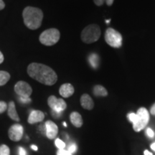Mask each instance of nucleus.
Returning <instances> with one entry per match:
<instances>
[{"label":"nucleus","mask_w":155,"mask_h":155,"mask_svg":"<svg viewBox=\"0 0 155 155\" xmlns=\"http://www.w3.org/2000/svg\"><path fill=\"white\" fill-rule=\"evenodd\" d=\"M28 73L32 78L46 86H53L58 81V75L55 71L44 64H30L28 67Z\"/></svg>","instance_id":"nucleus-1"},{"label":"nucleus","mask_w":155,"mask_h":155,"mask_svg":"<svg viewBox=\"0 0 155 155\" xmlns=\"http://www.w3.org/2000/svg\"><path fill=\"white\" fill-rule=\"evenodd\" d=\"M24 23L30 30H37L41 26L43 19V13L40 9L37 7H27L22 12Z\"/></svg>","instance_id":"nucleus-2"},{"label":"nucleus","mask_w":155,"mask_h":155,"mask_svg":"<svg viewBox=\"0 0 155 155\" xmlns=\"http://www.w3.org/2000/svg\"><path fill=\"white\" fill-rule=\"evenodd\" d=\"M128 117L129 121L133 124L134 130L137 132L144 129L150 121V114L147 108L144 107L139 108L137 114H129Z\"/></svg>","instance_id":"nucleus-3"},{"label":"nucleus","mask_w":155,"mask_h":155,"mask_svg":"<svg viewBox=\"0 0 155 155\" xmlns=\"http://www.w3.org/2000/svg\"><path fill=\"white\" fill-rule=\"evenodd\" d=\"M100 27L97 25H89L81 32V40L85 43L91 44L96 42L101 36Z\"/></svg>","instance_id":"nucleus-4"},{"label":"nucleus","mask_w":155,"mask_h":155,"mask_svg":"<svg viewBox=\"0 0 155 155\" xmlns=\"http://www.w3.org/2000/svg\"><path fill=\"white\" fill-rule=\"evenodd\" d=\"M61 34L59 30L55 28L48 29L42 32L40 35V42L46 46H52L59 41Z\"/></svg>","instance_id":"nucleus-5"},{"label":"nucleus","mask_w":155,"mask_h":155,"mask_svg":"<svg viewBox=\"0 0 155 155\" xmlns=\"http://www.w3.org/2000/svg\"><path fill=\"white\" fill-rule=\"evenodd\" d=\"M105 40L111 47L119 48L121 47L123 39L118 31L113 28H108L105 33Z\"/></svg>","instance_id":"nucleus-6"},{"label":"nucleus","mask_w":155,"mask_h":155,"mask_svg":"<svg viewBox=\"0 0 155 155\" xmlns=\"http://www.w3.org/2000/svg\"><path fill=\"white\" fill-rule=\"evenodd\" d=\"M48 104L52 111L61 114L67 107L65 101L62 98H58L55 96H50L48 99Z\"/></svg>","instance_id":"nucleus-7"},{"label":"nucleus","mask_w":155,"mask_h":155,"mask_svg":"<svg viewBox=\"0 0 155 155\" xmlns=\"http://www.w3.org/2000/svg\"><path fill=\"white\" fill-rule=\"evenodd\" d=\"M15 91L19 97L30 98L32 93V89L28 83L25 81H19L15 84Z\"/></svg>","instance_id":"nucleus-8"},{"label":"nucleus","mask_w":155,"mask_h":155,"mask_svg":"<svg viewBox=\"0 0 155 155\" xmlns=\"http://www.w3.org/2000/svg\"><path fill=\"white\" fill-rule=\"evenodd\" d=\"M24 133V129L23 127L20 124H14L9 128L8 131V135L9 139L12 141H19L23 137Z\"/></svg>","instance_id":"nucleus-9"},{"label":"nucleus","mask_w":155,"mask_h":155,"mask_svg":"<svg viewBox=\"0 0 155 155\" xmlns=\"http://www.w3.org/2000/svg\"><path fill=\"white\" fill-rule=\"evenodd\" d=\"M46 137L49 139H53L57 137L58 133V126L52 121H47L45 124Z\"/></svg>","instance_id":"nucleus-10"},{"label":"nucleus","mask_w":155,"mask_h":155,"mask_svg":"<svg viewBox=\"0 0 155 155\" xmlns=\"http://www.w3.org/2000/svg\"><path fill=\"white\" fill-rule=\"evenodd\" d=\"M45 119V114L43 112L41 111H38V110H34V111H31V113L29 116L28 121L30 124H33L38 123V122H41Z\"/></svg>","instance_id":"nucleus-11"},{"label":"nucleus","mask_w":155,"mask_h":155,"mask_svg":"<svg viewBox=\"0 0 155 155\" xmlns=\"http://www.w3.org/2000/svg\"><path fill=\"white\" fill-rule=\"evenodd\" d=\"M75 89L71 83H64L59 89V93L63 98H68L74 94Z\"/></svg>","instance_id":"nucleus-12"},{"label":"nucleus","mask_w":155,"mask_h":155,"mask_svg":"<svg viewBox=\"0 0 155 155\" xmlns=\"http://www.w3.org/2000/svg\"><path fill=\"white\" fill-rule=\"evenodd\" d=\"M81 105L85 109L91 110L94 108V103L89 95L83 94L81 97Z\"/></svg>","instance_id":"nucleus-13"},{"label":"nucleus","mask_w":155,"mask_h":155,"mask_svg":"<svg viewBox=\"0 0 155 155\" xmlns=\"http://www.w3.org/2000/svg\"><path fill=\"white\" fill-rule=\"evenodd\" d=\"M70 119H71V123L74 127L77 128H80L83 125V119L82 116L78 112L74 111L71 113L70 116Z\"/></svg>","instance_id":"nucleus-14"},{"label":"nucleus","mask_w":155,"mask_h":155,"mask_svg":"<svg viewBox=\"0 0 155 155\" xmlns=\"http://www.w3.org/2000/svg\"><path fill=\"white\" fill-rule=\"evenodd\" d=\"M8 115L10 119L14 121H19V117L17 114L16 111V108H15V104L13 101H10L8 105Z\"/></svg>","instance_id":"nucleus-15"},{"label":"nucleus","mask_w":155,"mask_h":155,"mask_svg":"<svg viewBox=\"0 0 155 155\" xmlns=\"http://www.w3.org/2000/svg\"><path fill=\"white\" fill-rule=\"evenodd\" d=\"M94 94L96 96H106L108 95V92L104 86L97 85L94 88Z\"/></svg>","instance_id":"nucleus-16"},{"label":"nucleus","mask_w":155,"mask_h":155,"mask_svg":"<svg viewBox=\"0 0 155 155\" xmlns=\"http://www.w3.org/2000/svg\"><path fill=\"white\" fill-rule=\"evenodd\" d=\"M10 79V75L8 72L1 71H0V86L5 85Z\"/></svg>","instance_id":"nucleus-17"},{"label":"nucleus","mask_w":155,"mask_h":155,"mask_svg":"<svg viewBox=\"0 0 155 155\" xmlns=\"http://www.w3.org/2000/svg\"><path fill=\"white\" fill-rule=\"evenodd\" d=\"M89 62H90L91 65L93 68H97L99 63V58L96 54H91L89 56Z\"/></svg>","instance_id":"nucleus-18"},{"label":"nucleus","mask_w":155,"mask_h":155,"mask_svg":"<svg viewBox=\"0 0 155 155\" xmlns=\"http://www.w3.org/2000/svg\"><path fill=\"white\" fill-rule=\"evenodd\" d=\"M0 155H10V150L8 146L5 144L0 146Z\"/></svg>","instance_id":"nucleus-19"},{"label":"nucleus","mask_w":155,"mask_h":155,"mask_svg":"<svg viewBox=\"0 0 155 155\" xmlns=\"http://www.w3.org/2000/svg\"><path fill=\"white\" fill-rule=\"evenodd\" d=\"M55 146L58 147L59 150H64L65 147V144L63 142L61 139H56L55 141Z\"/></svg>","instance_id":"nucleus-20"},{"label":"nucleus","mask_w":155,"mask_h":155,"mask_svg":"<svg viewBox=\"0 0 155 155\" xmlns=\"http://www.w3.org/2000/svg\"><path fill=\"white\" fill-rule=\"evenodd\" d=\"M7 108V105L5 101H0V114H2Z\"/></svg>","instance_id":"nucleus-21"},{"label":"nucleus","mask_w":155,"mask_h":155,"mask_svg":"<svg viewBox=\"0 0 155 155\" xmlns=\"http://www.w3.org/2000/svg\"><path fill=\"white\" fill-rule=\"evenodd\" d=\"M76 150H77V146L75 144H72L71 145H70L68 147V151L70 153H71L72 154L73 153L76 152Z\"/></svg>","instance_id":"nucleus-22"},{"label":"nucleus","mask_w":155,"mask_h":155,"mask_svg":"<svg viewBox=\"0 0 155 155\" xmlns=\"http://www.w3.org/2000/svg\"><path fill=\"white\" fill-rule=\"evenodd\" d=\"M57 155H73L71 153H70L68 150H58L57 152Z\"/></svg>","instance_id":"nucleus-23"},{"label":"nucleus","mask_w":155,"mask_h":155,"mask_svg":"<svg viewBox=\"0 0 155 155\" xmlns=\"http://www.w3.org/2000/svg\"><path fill=\"white\" fill-rule=\"evenodd\" d=\"M147 134L150 137H151V138L154 137V132L153 131L152 129H150V128H148V129H147Z\"/></svg>","instance_id":"nucleus-24"},{"label":"nucleus","mask_w":155,"mask_h":155,"mask_svg":"<svg viewBox=\"0 0 155 155\" xmlns=\"http://www.w3.org/2000/svg\"><path fill=\"white\" fill-rule=\"evenodd\" d=\"M19 101L23 104H28L31 101L30 98H23V97H19Z\"/></svg>","instance_id":"nucleus-25"},{"label":"nucleus","mask_w":155,"mask_h":155,"mask_svg":"<svg viewBox=\"0 0 155 155\" xmlns=\"http://www.w3.org/2000/svg\"><path fill=\"white\" fill-rule=\"evenodd\" d=\"M18 153H19V155H27L26 150H25L24 148H22V147H19Z\"/></svg>","instance_id":"nucleus-26"},{"label":"nucleus","mask_w":155,"mask_h":155,"mask_svg":"<svg viewBox=\"0 0 155 155\" xmlns=\"http://www.w3.org/2000/svg\"><path fill=\"white\" fill-rule=\"evenodd\" d=\"M106 0H94V3L96 4V5L97 6H101L105 2Z\"/></svg>","instance_id":"nucleus-27"},{"label":"nucleus","mask_w":155,"mask_h":155,"mask_svg":"<svg viewBox=\"0 0 155 155\" xmlns=\"http://www.w3.org/2000/svg\"><path fill=\"white\" fill-rule=\"evenodd\" d=\"M150 113H151V114H152L153 116H155V104H153L152 107H151Z\"/></svg>","instance_id":"nucleus-28"},{"label":"nucleus","mask_w":155,"mask_h":155,"mask_svg":"<svg viewBox=\"0 0 155 155\" xmlns=\"http://www.w3.org/2000/svg\"><path fill=\"white\" fill-rule=\"evenodd\" d=\"M5 7V4L3 2V0H0V10L3 9Z\"/></svg>","instance_id":"nucleus-29"},{"label":"nucleus","mask_w":155,"mask_h":155,"mask_svg":"<svg viewBox=\"0 0 155 155\" xmlns=\"http://www.w3.org/2000/svg\"><path fill=\"white\" fill-rule=\"evenodd\" d=\"M114 0H106V3L108 6H111L113 5Z\"/></svg>","instance_id":"nucleus-30"},{"label":"nucleus","mask_w":155,"mask_h":155,"mask_svg":"<svg viewBox=\"0 0 155 155\" xmlns=\"http://www.w3.org/2000/svg\"><path fill=\"white\" fill-rule=\"evenodd\" d=\"M3 61H4V55H3L2 53L0 51V64L2 63Z\"/></svg>","instance_id":"nucleus-31"},{"label":"nucleus","mask_w":155,"mask_h":155,"mask_svg":"<svg viewBox=\"0 0 155 155\" xmlns=\"http://www.w3.org/2000/svg\"><path fill=\"white\" fill-rule=\"evenodd\" d=\"M144 153V155H153L152 153H151L150 152H149L148 150H145Z\"/></svg>","instance_id":"nucleus-32"},{"label":"nucleus","mask_w":155,"mask_h":155,"mask_svg":"<svg viewBox=\"0 0 155 155\" xmlns=\"http://www.w3.org/2000/svg\"><path fill=\"white\" fill-rule=\"evenodd\" d=\"M31 148L35 151H38V147L35 146V145H32V146H31Z\"/></svg>","instance_id":"nucleus-33"},{"label":"nucleus","mask_w":155,"mask_h":155,"mask_svg":"<svg viewBox=\"0 0 155 155\" xmlns=\"http://www.w3.org/2000/svg\"><path fill=\"white\" fill-rule=\"evenodd\" d=\"M151 148H152V150H154L155 152V142L153 143V144L151 145Z\"/></svg>","instance_id":"nucleus-34"},{"label":"nucleus","mask_w":155,"mask_h":155,"mask_svg":"<svg viewBox=\"0 0 155 155\" xmlns=\"http://www.w3.org/2000/svg\"><path fill=\"white\" fill-rule=\"evenodd\" d=\"M63 125L65 126V127H67V124H66V123H65V122H64V123H63Z\"/></svg>","instance_id":"nucleus-35"}]
</instances>
